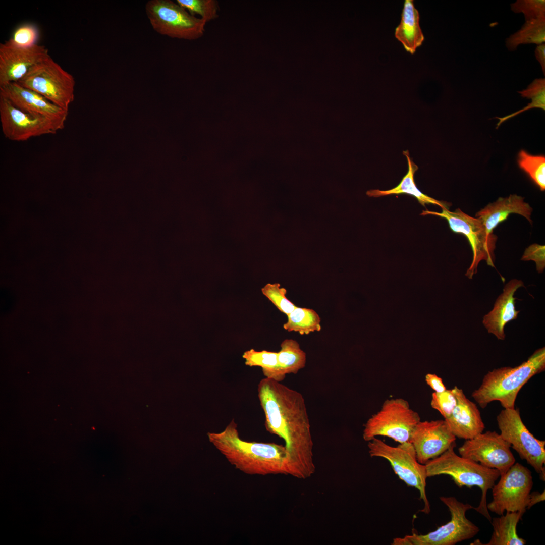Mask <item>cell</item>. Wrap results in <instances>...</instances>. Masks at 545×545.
<instances>
[{"label": "cell", "instance_id": "cell-37", "mask_svg": "<svg viewBox=\"0 0 545 545\" xmlns=\"http://www.w3.org/2000/svg\"><path fill=\"white\" fill-rule=\"evenodd\" d=\"M535 56L540 63L543 74H545V44L538 45L535 50Z\"/></svg>", "mask_w": 545, "mask_h": 545}, {"label": "cell", "instance_id": "cell-7", "mask_svg": "<svg viewBox=\"0 0 545 545\" xmlns=\"http://www.w3.org/2000/svg\"><path fill=\"white\" fill-rule=\"evenodd\" d=\"M420 421L418 413L406 400L387 399L364 424L363 438L368 442L378 436H384L399 443L409 442L413 428Z\"/></svg>", "mask_w": 545, "mask_h": 545}, {"label": "cell", "instance_id": "cell-20", "mask_svg": "<svg viewBox=\"0 0 545 545\" xmlns=\"http://www.w3.org/2000/svg\"><path fill=\"white\" fill-rule=\"evenodd\" d=\"M524 199V197L516 194L499 197L496 201L489 203L478 211L475 217L482 221L489 233H493L494 228L512 213L523 216L532 224L531 216L533 209Z\"/></svg>", "mask_w": 545, "mask_h": 545}, {"label": "cell", "instance_id": "cell-17", "mask_svg": "<svg viewBox=\"0 0 545 545\" xmlns=\"http://www.w3.org/2000/svg\"><path fill=\"white\" fill-rule=\"evenodd\" d=\"M0 95L20 110L48 118L63 129L64 128L68 111L55 105L39 93L18 83H11L0 87Z\"/></svg>", "mask_w": 545, "mask_h": 545}, {"label": "cell", "instance_id": "cell-36", "mask_svg": "<svg viewBox=\"0 0 545 545\" xmlns=\"http://www.w3.org/2000/svg\"><path fill=\"white\" fill-rule=\"evenodd\" d=\"M425 380L426 384L434 390V392H442L447 389L442 379L435 374H427L425 375Z\"/></svg>", "mask_w": 545, "mask_h": 545}, {"label": "cell", "instance_id": "cell-22", "mask_svg": "<svg viewBox=\"0 0 545 545\" xmlns=\"http://www.w3.org/2000/svg\"><path fill=\"white\" fill-rule=\"evenodd\" d=\"M403 153L407 158L408 169L407 174L400 183L395 187L388 190H369L366 193L367 195L369 197H379L392 194H406L414 197L423 206L426 204H432L440 206L442 209H448L450 206L449 203L436 200L418 189L414 181V174L418 169V166L411 159L408 150L404 151Z\"/></svg>", "mask_w": 545, "mask_h": 545}, {"label": "cell", "instance_id": "cell-23", "mask_svg": "<svg viewBox=\"0 0 545 545\" xmlns=\"http://www.w3.org/2000/svg\"><path fill=\"white\" fill-rule=\"evenodd\" d=\"M525 512H507L506 515L495 517L490 522L493 532L485 545H524L526 540L517 533L516 527Z\"/></svg>", "mask_w": 545, "mask_h": 545}, {"label": "cell", "instance_id": "cell-13", "mask_svg": "<svg viewBox=\"0 0 545 545\" xmlns=\"http://www.w3.org/2000/svg\"><path fill=\"white\" fill-rule=\"evenodd\" d=\"M510 447V444L500 434L495 431H487L466 440L458 452L463 457L498 470L501 476L515 463Z\"/></svg>", "mask_w": 545, "mask_h": 545}, {"label": "cell", "instance_id": "cell-3", "mask_svg": "<svg viewBox=\"0 0 545 545\" xmlns=\"http://www.w3.org/2000/svg\"><path fill=\"white\" fill-rule=\"evenodd\" d=\"M545 369V348L537 349L520 365L503 367L489 371L472 397L482 408L498 401L505 408H514L517 395L522 387L534 375Z\"/></svg>", "mask_w": 545, "mask_h": 545}, {"label": "cell", "instance_id": "cell-15", "mask_svg": "<svg viewBox=\"0 0 545 545\" xmlns=\"http://www.w3.org/2000/svg\"><path fill=\"white\" fill-rule=\"evenodd\" d=\"M456 439L445 420H420L413 428L409 442L414 447L418 462L425 464L448 450L455 443Z\"/></svg>", "mask_w": 545, "mask_h": 545}, {"label": "cell", "instance_id": "cell-32", "mask_svg": "<svg viewBox=\"0 0 545 545\" xmlns=\"http://www.w3.org/2000/svg\"><path fill=\"white\" fill-rule=\"evenodd\" d=\"M39 36V30L35 24L24 23L15 30L7 41L16 46L29 47L37 44Z\"/></svg>", "mask_w": 545, "mask_h": 545}, {"label": "cell", "instance_id": "cell-8", "mask_svg": "<svg viewBox=\"0 0 545 545\" xmlns=\"http://www.w3.org/2000/svg\"><path fill=\"white\" fill-rule=\"evenodd\" d=\"M369 454L372 457H382L387 460L399 478L408 486L415 487L420 493L424 506L421 512L428 514L430 511L426 494V470L425 465L419 463L412 444L409 442L392 447L376 437L368 441Z\"/></svg>", "mask_w": 545, "mask_h": 545}, {"label": "cell", "instance_id": "cell-21", "mask_svg": "<svg viewBox=\"0 0 545 545\" xmlns=\"http://www.w3.org/2000/svg\"><path fill=\"white\" fill-rule=\"evenodd\" d=\"M419 13L412 0H405L400 24L396 28L395 36L405 50L413 54L424 40L419 25Z\"/></svg>", "mask_w": 545, "mask_h": 545}, {"label": "cell", "instance_id": "cell-11", "mask_svg": "<svg viewBox=\"0 0 545 545\" xmlns=\"http://www.w3.org/2000/svg\"><path fill=\"white\" fill-rule=\"evenodd\" d=\"M500 434L522 459L545 480V441L536 439L523 422L518 408H504L497 417Z\"/></svg>", "mask_w": 545, "mask_h": 545}, {"label": "cell", "instance_id": "cell-10", "mask_svg": "<svg viewBox=\"0 0 545 545\" xmlns=\"http://www.w3.org/2000/svg\"><path fill=\"white\" fill-rule=\"evenodd\" d=\"M146 15L158 33L173 38L193 40L204 33L206 22L191 15L171 0H150L145 5Z\"/></svg>", "mask_w": 545, "mask_h": 545}, {"label": "cell", "instance_id": "cell-19", "mask_svg": "<svg viewBox=\"0 0 545 545\" xmlns=\"http://www.w3.org/2000/svg\"><path fill=\"white\" fill-rule=\"evenodd\" d=\"M524 286L520 280L513 279L504 286L503 293L498 297L493 309L483 317L482 323L489 333L498 339L505 338L504 327L509 321L517 318L519 311L515 309L516 298L514 295L520 287Z\"/></svg>", "mask_w": 545, "mask_h": 545}, {"label": "cell", "instance_id": "cell-25", "mask_svg": "<svg viewBox=\"0 0 545 545\" xmlns=\"http://www.w3.org/2000/svg\"><path fill=\"white\" fill-rule=\"evenodd\" d=\"M545 41V17L527 21L516 33L506 40V47L514 51L522 44L534 43L537 45Z\"/></svg>", "mask_w": 545, "mask_h": 545}, {"label": "cell", "instance_id": "cell-9", "mask_svg": "<svg viewBox=\"0 0 545 545\" xmlns=\"http://www.w3.org/2000/svg\"><path fill=\"white\" fill-rule=\"evenodd\" d=\"M440 500L448 508L451 520L435 530L426 534L407 535L393 539V545H454L474 537L479 531L478 526L466 517L467 510L473 509L454 497H441Z\"/></svg>", "mask_w": 545, "mask_h": 545}, {"label": "cell", "instance_id": "cell-5", "mask_svg": "<svg viewBox=\"0 0 545 545\" xmlns=\"http://www.w3.org/2000/svg\"><path fill=\"white\" fill-rule=\"evenodd\" d=\"M17 83L67 111L74 99V78L50 56L33 66Z\"/></svg>", "mask_w": 545, "mask_h": 545}, {"label": "cell", "instance_id": "cell-35", "mask_svg": "<svg viewBox=\"0 0 545 545\" xmlns=\"http://www.w3.org/2000/svg\"><path fill=\"white\" fill-rule=\"evenodd\" d=\"M522 260H532L535 262L536 270L539 273L545 268V246L536 243L528 246L524 251Z\"/></svg>", "mask_w": 545, "mask_h": 545}, {"label": "cell", "instance_id": "cell-29", "mask_svg": "<svg viewBox=\"0 0 545 545\" xmlns=\"http://www.w3.org/2000/svg\"><path fill=\"white\" fill-rule=\"evenodd\" d=\"M523 97L531 99L532 101L523 108L520 110L510 115L503 118H498L499 122L497 124V127L502 123L509 119L517 116L518 114L524 112L528 110L533 108H539L545 110V79L544 78H537L533 80L526 89L518 91Z\"/></svg>", "mask_w": 545, "mask_h": 545}, {"label": "cell", "instance_id": "cell-28", "mask_svg": "<svg viewBox=\"0 0 545 545\" xmlns=\"http://www.w3.org/2000/svg\"><path fill=\"white\" fill-rule=\"evenodd\" d=\"M518 164L539 187L545 189V157L542 155H534L524 150L518 153Z\"/></svg>", "mask_w": 545, "mask_h": 545}, {"label": "cell", "instance_id": "cell-14", "mask_svg": "<svg viewBox=\"0 0 545 545\" xmlns=\"http://www.w3.org/2000/svg\"><path fill=\"white\" fill-rule=\"evenodd\" d=\"M0 121L5 137L24 141L35 137L54 134L63 128L52 120L25 113L0 95Z\"/></svg>", "mask_w": 545, "mask_h": 545}, {"label": "cell", "instance_id": "cell-24", "mask_svg": "<svg viewBox=\"0 0 545 545\" xmlns=\"http://www.w3.org/2000/svg\"><path fill=\"white\" fill-rule=\"evenodd\" d=\"M242 357L245 365L259 366L262 368L265 377L281 382L285 375L281 371L278 361V352L267 350L256 351L251 349L245 351Z\"/></svg>", "mask_w": 545, "mask_h": 545}, {"label": "cell", "instance_id": "cell-34", "mask_svg": "<svg viewBox=\"0 0 545 545\" xmlns=\"http://www.w3.org/2000/svg\"><path fill=\"white\" fill-rule=\"evenodd\" d=\"M457 402V398L453 389H446L442 392H434L431 395L430 405L432 408L438 411L445 419L452 414Z\"/></svg>", "mask_w": 545, "mask_h": 545}, {"label": "cell", "instance_id": "cell-33", "mask_svg": "<svg viewBox=\"0 0 545 545\" xmlns=\"http://www.w3.org/2000/svg\"><path fill=\"white\" fill-rule=\"evenodd\" d=\"M511 10L522 13L525 21L545 17L544 0H518L511 4Z\"/></svg>", "mask_w": 545, "mask_h": 545}, {"label": "cell", "instance_id": "cell-1", "mask_svg": "<svg viewBox=\"0 0 545 545\" xmlns=\"http://www.w3.org/2000/svg\"><path fill=\"white\" fill-rule=\"evenodd\" d=\"M257 392L266 430L285 441L288 475L299 479L310 477L315 471V466L310 424L303 396L266 377L259 382Z\"/></svg>", "mask_w": 545, "mask_h": 545}, {"label": "cell", "instance_id": "cell-26", "mask_svg": "<svg viewBox=\"0 0 545 545\" xmlns=\"http://www.w3.org/2000/svg\"><path fill=\"white\" fill-rule=\"evenodd\" d=\"M278 361L280 368L285 375L296 374L305 367L306 355L296 341L285 339L281 344V349L278 352Z\"/></svg>", "mask_w": 545, "mask_h": 545}, {"label": "cell", "instance_id": "cell-18", "mask_svg": "<svg viewBox=\"0 0 545 545\" xmlns=\"http://www.w3.org/2000/svg\"><path fill=\"white\" fill-rule=\"evenodd\" d=\"M457 404L452 414L444 419L452 433L460 439H471L482 433L485 428L476 405L457 386L453 389Z\"/></svg>", "mask_w": 545, "mask_h": 545}, {"label": "cell", "instance_id": "cell-31", "mask_svg": "<svg viewBox=\"0 0 545 545\" xmlns=\"http://www.w3.org/2000/svg\"><path fill=\"white\" fill-rule=\"evenodd\" d=\"M261 292L280 311L287 315L297 307L287 298V290L278 283L266 284Z\"/></svg>", "mask_w": 545, "mask_h": 545}, {"label": "cell", "instance_id": "cell-27", "mask_svg": "<svg viewBox=\"0 0 545 545\" xmlns=\"http://www.w3.org/2000/svg\"><path fill=\"white\" fill-rule=\"evenodd\" d=\"M287 316V321L283 324V328L288 332L294 331L303 335L321 330L320 318L312 309L297 306Z\"/></svg>", "mask_w": 545, "mask_h": 545}, {"label": "cell", "instance_id": "cell-38", "mask_svg": "<svg viewBox=\"0 0 545 545\" xmlns=\"http://www.w3.org/2000/svg\"><path fill=\"white\" fill-rule=\"evenodd\" d=\"M545 492L543 490L541 493L535 491L532 493L530 492L529 499L528 503L527 506V509H529L535 504L542 502L545 500Z\"/></svg>", "mask_w": 545, "mask_h": 545}, {"label": "cell", "instance_id": "cell-16", "mask_svg": "<svg viewBox=\"0 0 545 545\" xmlns=\"http://www.w3.org/2000/svg\"><path fill=\"white\" fill-rule=\"evenodd\" d=\"M49 56L48 49L38 44L20 47L7 40L0 43V87L18 82L33 66Z\"/></svg>", "mask_w": 545, "mask_h": 545}, {"label": "cell", "instance_id": "cell-12", "mask_svg": "<svg viewBox=\"0 0 545 545\" xmlns=\"http://www.w3.org/2000/svg\"><path fill=\"white\" fill-rule=\"evenodd\" d=\"M495 484L493 501L487 509L499 515L506 512H525L529 496L533 486L531 472L519 463H515Z\"/></svg>", "mask_w": 545, "mask_h": 545}, {"label": "cell", "instance_id": "cell-30", "mask_svg": "<svg viewBox=\"0 0 545 545\" xmlns=\"http://www.w3.org/2000/svg\"><path fill=\"white\" fill-rule=\"evenodd\" d=\"M177 3L192 16L197 14L206 22L218 17L219 3L215 0H177Z\"/></svg>", "mask_w": 545, "mask_h": 545}, {"label": "cell", "instance_id": "cell-4", "mask_svg": "<svg viewBox=\"0 0 545 545\" xmlns=\"http://www.w3.org/2000/svg\"><path fill=\"white\" fill-rule=\"evenodd\" d=\"M456 443L438 457L429 460L425 465L427 477L439 475L450 476L459 487H479L482 492L478 506L473 507L477 512L492 521L486 504V494L500 477V472L485 467L468 458L457 455L454 451Z\"/></svg>", "mask_w": 545, "mask_h": 545}, {"label": "cell", "instance_id": "cell-6", "mask_svg": "<svg viewBox=\"0 0 545 545\" xmlns=\"http://www.w3.org/2000/svg\"><path fill=\"white\" fill-rule=\"evenodd\" d=\"M421 215H433L445 219L453 232L466 237L473 253L472 262L465 274L469 279H472L477 272L478 265L482 260H485L489 266L495 267L497 236L487 231L480 219L469 215L460 208L454 211L443 209L441 212L423 210Z\"/></svg>", "mask_w": 545, "mask_h": 545}, {"label": "cell", "instance_id": "cell-2", "mask_svg": "<svg viewBox=\"0 0 545 545\" xmlns=\"http://www.w3.org/2000/svg\"><path fill=\"white\" fill-rule=\"evenodd\" d=\"M209 442L235 468L249 475H288V454L285 446L274 443L247 441L240 437L232 420L218 432H209Z\"/></svg>", "mask_w": 545, "mask_h": 545}]
</instances>
